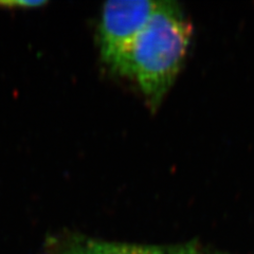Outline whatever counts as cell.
<instances>
[{"instance_id": "1", "label": "cell", "mask_w": 254, "mask_h": 254, "mask_svg": "<svg viewBox=\"0 0 254 254\" xmlns=\"http://www.w3.org/2000/svg\"><path fill=\"white\" fill-rule=\"evenodd\" d=\"M193 27L176 1H159L134 39L119 71L137 84L148 107L157 110L184 67Z\"/></svg>"}, {"instance_id": "2", "label": "cell", "mask_w": 254, "mask_h": 254, "mask_svg": "<svg viewBox=\"0 0 254 254\" xmlns=\"http://www.w3.org/2000/svg\"><path fill=\"white\" fill-rule=\"evenodd\" d=\"M159 1L121 0L103 5L98 28L101 60L118 74L132 43L157 9Z\"/></svg>"}, {"instance_id": "3", "label": "cell", "mask_w": 254, "mask_h": 254, "mask_svg": "<svg viewBox=\"0 0 254 254\" xmlns=\"http://www.w3.org/2000/svg\"><path fill=\"white\" fill-rule=\"evenodd\" d=\"M166 251L152 245L81 240L68 246L63 254H166Z\"/></svg>"}, {"instance_id": "4", "label": "cell", "mask_w": 254, "mask_h": 254, "mask_svg": "<svg viewBox=\"0 0 254 254\" xmlns=\"http://www.w3.org/2000/svg\"><path fill=\"white\" fill-rule=\"evenodd\" d=\"M46 1L41 0H5L0 1V6L9 7V9H33V7H39L46 4Z\"/></svg>"}, {"instance_id": "5", "label": "cell", "mask_w": 254, "mask_h": 254, "mask_svg": "<svg viewBox=\"0 0 254 254\" xmlns=\"http://www.w3.org/2000/svg\"><path fill=\"white\" fill-rule=\"evenodd\" d=\"M166 254H201L195 243L180 245L166 251Z\"/></svg>"}]
</instances>
